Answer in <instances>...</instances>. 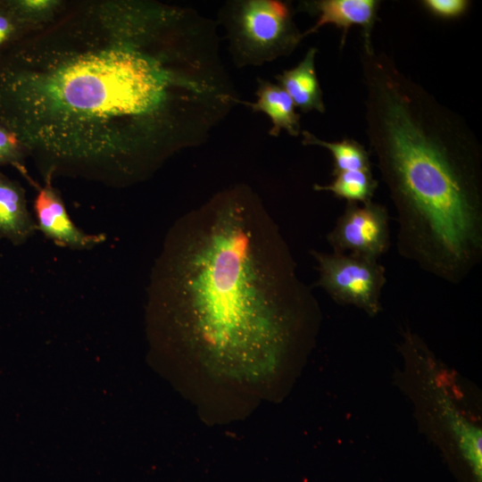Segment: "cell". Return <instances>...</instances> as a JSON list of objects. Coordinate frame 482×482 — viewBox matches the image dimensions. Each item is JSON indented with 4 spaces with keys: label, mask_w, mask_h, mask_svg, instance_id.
<instances>
[{
    "label": "cell",
    "mask_w": 482,
    "mask_h": 482,
    "mask_svg": "<svg viewBox=\"0 0 482 482\" xmlns=\"http://www.w3.org/2000/svg\"><path fill=\"white\" fill-rule=\"evenodd\" d=\"M148 294L163 346L191 369L240 382L306 354L321 318L278 226L245 183L175 222Z\"/></svg>",
    "instance_id": "obj_2"
},
{
    "label": "cell",
    "mask_w": 482,
    "mask_h": 482,
    "mask_svg": "<svg viewBox=\"0 0 482 482\" xmlns=\"http://www.w3.org/2000/svg\"><path fill=\"white\" fill-rule=\"evenodd\" d=\"M370 148L395 207L398 253L450 284L482 260V148L465 120L362 42Z\"/></svg>",
    "instance_id": "obj_3"
},
{
    "label": "cell",
    "mask_w": 482,
    "mask_h": 482,
    "mask_svg": "<svg viewBox=\"0 0 482 482\" xmlns=\"http://www.w3.org/2000/svg\"><path fill=\"white\" fill-rule=\"evenodd\" d=\"M321 287L334 301L353 305L370 316L381 311V293L386 282V269L374 260L351 253L312 250Z\"/></svg>",
    "instance_id": "obj_5"
},
{
    "label": "cell",
    "mask_w": 482,
    "mask_h": 482,
    "mask_svg": "<svg viewBox=\"0 0 482 482\" xmlns=\"http://www.w3.org/2000/svg\"><path fill=\"white\" fill-rule=\"evenodd\" d=\"M242 102L216 21L175 4L69 1L0 54V122L43 179L143 182Z\"/></svg>",
    "instance_id": "obj_1"
},
{
    "label": "cell",
    "mask_w": 482,
    "mask_h": 482,
    "mask_svg": "<svg viewBox=\"0 0 482 482\" xmlns=\"http://www.w3.org/2000/svg\"><path fill=\"white\" fill-rule=\"evenodd\" d=\"M301 134L303 145L320 146L331 153L334 165L332 174L346 170H371L370 154L356 140L345 138L328 142L308 130H303Z\"/></svg>",
    "instance_id": "obj_12"
},
{
    "label": "cell",
    "mask_w": 482,
    "mask_h": 482,
    "mask_svg": "<svg viewBox=\"0 0 482 482\" xmlns=\"http://www.w3.org/2000/svg\"><path fill=\"white\" fill-rule=\"evenodd\" d=\"M422 6L432 15L443 20H453L462 16L469 9L468 0H423Z\"/></svg>",
    "instance_id": "obj_17"
},
{
    "label": "cell",
    "mask_w": 482,
    "mask_h": 482,
    "mask_svg": "<svg viewBox=\"0 0 482 482\" xmlns=\"http://www.w3.org/2000/svg\"><path fill=\"white\" fill-rule=\"evenodd\" d=\"M29 33L0 0V54Z\"/></svg>",
    "instance_id": "obj_16"
},
{
    "label": "cell",
    "mask_w": 482,
    "mask_h": 482,
    "mask_svg": "<svg viewBox=\"0 0 482 482\" xmlns=\"http://www.w3.org/2000/svg\"><path fill=\"white\" fill-rule=\"evenodd\" d=\"M254 102L243 101L254 112L266 114L271 121L269 134L278 137L285 130L293 137L301 134L300 114L288 94L278 84L264 79H257Z\"/></svg>",
    "instance_id": "obj_11"
},
{
    "label": "cell",
    "mask_w": 482,
    "mask_h": 482,
    "mask_svg": "<svg viewBox=\"0 0 482 482\" xmlns=\"http://www.w3.org/2000/svg\"><path fill=\"white\" fill-rule=\"evenodd\" d=\"M389 219L381 204L347 203L327 241L334 253L378 260L390 246Z\"/></svg>",
    "instance_id": "obj_6"
},
{
    "label": "cell",
    "mask_w": 482,
    "mask_h": 482,
    "mask_svg": "<svg viewBox=\"0 0 482 482\" xmlns=\"http://www.w3.org/2000/svg\"><path fill=\"white\" fill-rule=\"evenodd\" d=\"M29 157L26 145L7 127L0 122V166L12 165L35 187V181L29 177L25 166Z\"/></svg>",
    "instance_id": "obj_15"
},
{
    "label": "cell",
    "mask_w": 482,
    "mask_h": 482,
    "mask_svg": "<svg viewBox=\"0 0 482 482\" xmlns=\"http://www.w3.org/2000/svg\"><path fill=\"white\" fill-rule=\"evenodd\" d=\"M380 4L377 0H312L301 2L299 6L316 21L309 29L303 31L304 37L316 33L325 25L332 24L343 32L342 46L348 29L353 26L362 29L364 41L371 40V33L377 21Z\"/></svg>",
    "instance_id": "obj_8"
},
{
    "label": "cell",
    "mask_w": 482,
    "mask_h": 482,
    "mask_svg": "<svg viewBox=\"0 0 482 482\" xmlns=\"http://www.w3.org/2000/svg\"><path fill=\"white\" fill-rule=\"evenodd\" d=\"M328 185L313 186L316 191H328L347 203L367 204L372 201L378 181L371 170H346L333 174Z\"/></svg>",
    "instance_id": "obj_13"
},
{
    "label": "cell",
    "mask_w": 482,
    "mask_h": 482,
    "mask_svg": "<svg viewBox=\"0 0 482 482\" xmlns=\"http://www.w3.org/2000/svg\"><path fill=\"white\" fill-rule=\"evenodd\" d=\"M37 229L28 209L24 188L0 172V238L21 245Z\"/></svg>",
    "instance_id": "obj_9"
},
{
    "label": "cell",
    "mask_w": 482,
    "mask_h": 482,
    "mask_svg": "<svg viewBox=\"0 0 482 482\" xmlns=\"http://www.w3.org/2000/svg\"><path fill=\"white\" fill-rule=\"evenodd\" d=\"M68 3L65 0H3L4 6L29 32L53 23Z\"/></svg>",
    "instance_id": "obj_14"
},
{
    "label": "cell",
    "mask_w": 482,
    "mask_h": 482,
    "mask_svg": "<svg viewBox=\"0 0 482 482\" xmlns=\"http://www.w3.org/2000/svg\"><path fill=\"white\" fill-rule=\"evenodd\" d=\"M233 64L257 67L291 54L305 37L291 4L280 0H229L218 11Z\"/></svg>",
    "instance_id": "obj_4"
},
{
    "label": "cell",
    "mask_w": 482,
    "mask_h": 482,
    "mask_svg": "<svg viewBox=\"0 0 482 482\" xmlns=\"http://www.w3.org/2000/svg\"><path fill=\"white\" fill-rule=\"evenodd\" d=\"M317 51L316 47H310L297 65L274 76L295 107L303 112H325L323 94L315 67Z\"/></svg>",
    "instance_id": "obj_10"
},
{
    "label": "cell",
    "mask_w": 482,
    "mask_h": 482,
    "mask_svg": "<svg viewBox=\"0 0 482 482\" xmlns=\"http://www.w3.org/2000/svg\"><path fill=\"white\" fill-rule=\"evenodd\" d=\"M53 179L50 176L44 179L34 201L37 229L57 245L75 250L89 249L103 242V235L87 234L75 225Z\"/></svg>",
    "instance_id": "obj_7"
}]
</instances>
